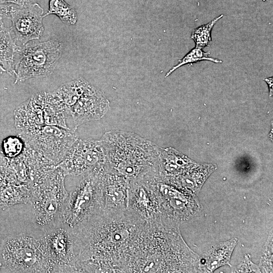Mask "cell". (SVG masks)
Listing matches in <instances>:
<instances>
[{
  "label": "cell",
  "mask_w": 273,
  "mask_h": 273,
  "mask_svg": "<svg viewBox=\"0 0 273 273\" xmlns=\"http://www.w3.org/2000/svg\"><path fill=\"white\" fill-rule=\"evenodd\" d=\"M110 102L104 94L92 84L67 112L73 126L79 125L102 118L108 111Z\"/></svg>",
  "instance_id": "cell-12"
},
{
  "label": "cell",
  "mask_w": 273,
  "mask_h": 273,
  "mask_svg": "<svg viewBox=\"0 0 273 273\" xmlns=\"http://www.w3.org/2000/svg\"><path fill=\"white\" fill-rule=\"evenodd\" d=\"M265 81L268 84L269 95L270 96L272 95V78L269 77L265 79Z\"/></svg>",
  "instance_id": "cell-22"
},
{
  "label": "cell",
  "mask_w": 273,
  "mask_h": 273,
  "mask_svg": "<svg viewBox=\"0 0 273 273\" xmlns=\"http://www.w3.org/2000/svg\"><path fill=\"white\" fill-rule=\"evenodd\" d=\"M20 47L16 44L10 28L0 19V65L11 75H14V62Z\"/></svg>",
  "instance_id": "cell-14"
},
{
  "label": "cell",
  "mask_w": 273,
  "mask_h": 273,
  "mask_svg": "<svg viewBox=\"0 0 273 273\" xmlns=\"http://www.w3.org/2000/svg\"><path fill=\"white\" fill-rule=\"evenodd\" d=\"M209 52L203 51L202 49L195 47L188 52L182 59L179 60L177 65L173 66L166 74L165 77L170 75L175 70L181 66L196 63L202 61L207 60L215 63H221L222 61L217 58L209 56Z\"/></svg>",
  "instance_id": "cell-17"
},
{
  "label": "cell",
  "mask_w": 273,
  "mask_h": 273,
  "mask_svg": "<svg viewBox=\"0 0 273 273\" xmlns=\"http://www.w3.org/2000/svg\"><path fill=\"white\" fill-rule=\"evenodd\" d=\"M13 4H0V19H10Z\"/></svg>",
  "instance_id": "cell-20"
},
{
  "label": "cell",
  "mask_w": 273,
  "mask_h": 273,
  "mask_svg": "<svg viewBox=\"0 0 273 273\" xmlns=\"http://www.w3.org/2000/svg\"><path fill=\"white\" fill-rule=\"evenodd\" d=\"M65 176L57 166L44 179L30 187L35 221L46 231L62 222L61 214L68 194L64 185Z\"/></svg>",
  "instance_id": "cell-4"
},
{
  "label": "cell",
  "mask_w": 273,
  "mask_h": 273,
  "mask_svg": "<svg viewBox=\"0 0 273 273\" xmlns=\"http://www.w3.org/2000/svg\"><path fill=\"white\" fill-rule=\"evenodd\" d=\"M30 2L29 0H0V4H13L19 6H26Z\"/></svg>",
  "instance_id": "cell-21"
},
{
  "label": "cell",
  "mask_w": 273,
  "mask_h": 273,
  "mask_svg": "<svg viewBox=\"0 0 273 273\" xmlns=\"http://www.w3.org/2000/svg\"><path fill=\"white\" fill-rule=\"evenodd\" d=\"M0 260L12 272H55L54 265L43 254L37 239L23 234L3 240Z\"/></svg>",
  "instance_id": "cell-6"
},
{
  "label": "cell",
  "mask_w": 273,
  "mask_h": 273,
  "mask_svg": "<svg viewBox=\"0 0 273 273\" xmlns=\"http://www.w3.org/2000/svg\"><path fill=\"white\" fill-rule=\"evenodd\" d=\"M19 135L28 147L57 166L78 139L76 130L47 125L20 131Z\"/></svg>",
  "instance_id": "cell-8"
},
{
  "label": "cell",
  "mask_w": 273,
  "mask_h": 273,
  "mask_svg": "<svg viewBox=\"0 0 273 273\" xmlns=\"http://www.w3.org/2000/svg\"><path fill=\"white\" fill-rule=\"evenodd\" d=\"M223 17L221 15L207 24L202 25L193 30L191 37L196 47L203 49L209 45L212 41L211 31L216 23Z\"/></svg>",
  "instance_id": "cell-18"
},
{
  "label": "cell",
  "mask_w": 273,
  "mask_h": 273,
  "mask_svg": "<svg viewBox=\"0 0 273 273\" xmlns=\"http://www.w3.org/2000/svg\"><path fill=\"white\" fill-rule=\"evenodd\" d=\"M237 241V238H234L217 245L207 258V268L213 271L222 265H230L231 257Z\"/></svg>",
  "instance_id": "cell-15"
},
{
  "label": "cell",
  "mask_w": 273,
  "mask_h": 273,
  "mask_svg": "<svg viewBox=\"0 0 273 273\" xmlns=\"http://www.w3.org/2000/svg\"><path fill=\"white\" fill-rule=\"evenodd\" d=\"M263 2H265L266 1H268V0H262Z\"/></svg>",
  "instance_id": "cell-25"
},
{
  "label": "cell",
  "mask_w": 273,
  "mask_h": 273,
  "mask_svg": "<svg viewBox=\"0 0 273 273\" xmlns=\"http://www.w3.org/2000/svg\"><path fill=\"white\" fill-rule=\"evenodd\" d=\"M104 196V211L119 213L127 209L130 180L110 170L102 175Z\"/></svg>",
  "instance_id": "cell-13"
},
{
  "label": "cell",
  "mask_w": 273,
  "mask_h": 273,
  "mask_svg": "<svg viewBox=\"0 0 273 273\" xmlns=\"http://www.w3.org/2000/svg\"><path fill=\"white\" fill-rule=\"evenodd\" d=\"M22 138L10 136L3 141V151L9 158L17 157L23 151L24 145Z\"/></svg>",
  "instance_id": "cell-19"
},
{
  "label": "cell",
  "mask_w": 273,
  "mask_h": 273,
  "mask_svg": "<svg viewBox=\"0 0 273 273\" xmlns=\"http://www.w3.org/2000/svg\"><path fill=\"white\" fill-rule=\"evenodd\" d=\"M43 9L36 3L30 2L24 6H14L11 11L10 28L16 42L24 45L29 41L38 39L42 35Z\"/></svg>",
  "instance_id": "cell-10"
},
{
  "label": "cell",
  "mask_w": 273,
  "mask_h": 273,
  "mask_svg": "<svg viewBox=\"0 0 273 273\" xmlns=\"http://www.w3.org/2000/svg\"><path fill=\"white\" fill-rule=\"evenodd\" d=\"M146 221L127 209L103 211L75 229L81 242L76 272H122L130 248Z\"/></svg>",
  "instance_id": "cell-1"
},
{
  "label": "cell",
  "mask_w": 273,
  "mask_h": 273,
  "mask_svg": "<svg viewBox=\"0 0 273 273\" xmlns=\"http://www.w3.org/2000/svg\"><path fill=\"white\" fill-rule=\"evenodd\" d=\"M63 46L57 39L32 40L20 47L15 59V83L51 74L62 54Z\"/></svg>",
  "instance_id": "cell-5"
},
{
  "label": "cell",
  "mask_w": 273,
  "mask_h": 273,
  "mask_svg": "<svg viewBox=\"0 0 273 273\" xmlns=\"http://www.w3.org/2000/svg\"><path fill=\"white\" fill-rule=\"evenodd\" d=\"M0 71H2V72H5L4 69L2 68V67L1 66V65H0Z\"/></svg>",
  "instance_id": "cell-23"
},
{
  "label": "cell",
  "mask_w": 273,
  "mask_h": 273,
  "mask_svg": "<svg viewBox=\"0 0 273 273\" xmlns=\"http://www.w3.org/2000/svg\"><path fill=\"white\" fill-rule=\"evenodd\" d=\"M102 168L81 175L76 186L68 193L64 203L61 220L72 229L77 228L101 214L105 202Z\"/></svg>",
  "instance_id": "cell-3"
},
{
  "label": "cell",
  "mask_w": 273,
  "mask_h": 273,
  "mask_svg": "<svg viewBox=\"0 0 273 273\" xmlns=\"http://www.w3.org/2000/svg\"><path fill=\"white\" fill-rule=\"evenodd\" d=\"M127 210L146 222L161 217L156 194L146 179L130 180Z\"/></svg>",
  "instance_id": "cell-11"
},
{
  "label": "cell",
  "mask_w": 273,
  "mask_h": 273,
  "mask_svg": "<svg viewBox=\"0 0 273 273\" xmlns=\"http://www.w3.org/2000/svg\"><path fill=\"white\" fill-rule=\"evenodd\" d=\"M37 240L43 254L54 265L55 272H76L81 246L75 229L62 221L46 230Z\"/></svg>",
  "instance_id": "cell-7"
},
{
  "label": "cell",
  "mask_w": 273,
  "mask_h": 273,
  "mask_svg": "<svg viewBox=\"0 0 273 273\" xmlns=\"http://www.w3.org/2000/svg\"><path fill=\"white\" fill-rule=\"evenodd\" d=\"M107 165L105 150L100 140L78 139L58 166L65 176H81Z\"/></svg>",
  "instance_id": "cell-9"
},
{
  "label": "cell",
  "mask_w": 273,
  "mask_h": 273,
  "mask_svg": "<svg viewBox=\"0 0 273 273\" xmlns=\"http://www.w3.org/2000/svg\"><path fill=\"white\" fill-rule=\"evenodd\" d=\"M52 14L57 15L63 23L68 25L75 24L78 19L75 9L64 0L49 1V10L43 17Z\"/></svg>",
  "instance_id": "cell-16"
},
{
  "label": "cell",
  "mask_w": 273,
  "mask_h": 273,
  "mask_svg": "<svg viewBox=\"0 0 273 273\" xmlns=\"http://www.w3.org/2000/svg\"><path fill=\"white\" fill-rule=\"evenodd\" d=\"M2 264H1V263L0 262V269H1V267H2Z\"/></svg>",
  "instance_id": "cell-24"
},
{
  "label": "cell",
  "mask_w": 273,
  "mask_h": 273,
  "mask_svg": "<svg viewBox=\"0 0 273 273\" xmlns=\"http://www.w3.org/2000/svg\"><path fill=\"white\" fill-rule=\"evenodd\" d=\"M108 168L130 180L158 172L160 148L134 132L113 130L100 139Z\"/></svg>",
  "instance_id": "cell-2"
}]
</instances>
